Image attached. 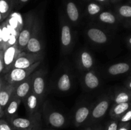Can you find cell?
<instances>
[{
	"instance_id": "obj_35",
	"label": "cell",
	"mask_w": 131,
	"mask_h": 130,
	"mask_svg": "<svg viewBox=\"0 0 131 130\" xmlns=\"http://www.w3.org/2000/svg\"><path fill=\"white\" fill-rule=\"evenodd\" d=\"M92 130H104V127L101 125H94Z\"/></svg>"
},
{
	"instance_id": "obj_30",
	"label": "cell",
	"mask_w": 131,
	"mask_h": 130,
	"mask_svg": "<svg viewBox=\"0 0 131 130\" xmlns=\"http://www.w3.org/2000/svg\"><path fill=\"white\" fill-rule=\"evenodd\" d=\"M131 121V108L129 109L125 114L123 115L119 119L120 122H129Z\"/></svg>"
},
{
	"instance_id": "obj_33",
	"label": "cell",
	"mask_w": 131,
	"mask_h": 130,
	"mask_svg": "<svg viewBox=\"0 0 131 130\" xmlns=\"http://www.w3.org/2000/svg\"><path fill=\"white\" fill-rule=\"evenodd\" d=\"M0 44L2 46L3 50V33L2 29V25H0Z\"/></svg>"
},
{
	"instance_id": "obj_16",
	"label": "cell",
	"mask_w": 131,
	"mask_h": 130,
	"mask_svg": "<svg viewBox=\"0 0 131 130\" xmlns=\"http://www.w3.org/2000/svg\"><path fill=\"white\" fill-rule=\"evenodd\" d=\"M32 77L33 73L25 80L15 85V89L13 96L20 98L23 101V99L32 91Z\"/></svg>"
},
{
	"instance_id": "obj_19",
	"label": "cell",
	"mask_w": 131,
	"mask_h": 130,
	"mask_svg": "<svg viewBox=\"0 0 131 130\" xmlns=\"http://www.w3.org/2000/svg\"><path fill=\"white\" fill-rule=\"evenodd\" d=\"M15 85L6 83L5 85L0 93V105L4 110L8 104L12 97L14 95Z\"/></svg>"
},
{
	"instance_id": "obj_5",
	"label": "cell",
	"mask_w": 131,
	"mask_h": 130,
	"mask_svg": "<svg viewBox=\"0 0 131 130\" xmlns=\"http://www.w3.org/2000/svg\"><path fill=\"white\" fill-rule=\"evenodd\" d=\"M111 98L108 96H105L100 98L95 104L92 105L90 117L86 125L93 126L99 121L103 118L108 111L111 105Z\"/></svg>"
},
{
	"instance_id": "obj_12",
	"label": "cell",
	"mask_w": 131,
	"mask_h": 130,
	"mask_svg": "<svg viewBox=\"0 0 131 130\" xmlns=\"http://www.w3.org/2000/svg\"><path fill=\"white\" fill-rule=\"evenodd\" d=\"M86 35L90 42L95 44L104 45L109 41L107 33L102 29L96 27H90L86 31Z\"/></svg>"
},
{
	"instance_id": "obj_31",
	"label": "cell",
	"mask_w": 131,
	"mask_h": 130,
	"mask_svg": "<svg viewBox=\"0 0 131 130\" xmlns=\"http://www.w3.org/2000/svg\"><path fill=\"white\" fill-rule=\"evenodd\" d=\"M118 130H130V124L129 122H120Z\"/></svg>"
},
{
	"instance_id": "obj_28",
	"label": "cell",
	"mask_w": 131,
	"mask_h": 130,
	"mask_svg": "<svg viewBox=\"0 0 131 130\" xmlns=\"http://www.w3.org/2000/svg\"><path fill=\"white\" fill-rule=\"evenodd\" d=\"M119 126V121L114 120L111 119V121H109L104 129V130H118Z\"/></svg>"
},
{
	"instance_id": "obj_36",
	"label": "cell",
	"mask_w": 131,
	"mask_h": 130,
	"mask_svg": "<svg viewBox=\"0 0 131 130\" xmlns=\"http://www.w3.org/2000/svg\"><path fill=\"white\" fill-rule=\"evenodd\" d=\"M5 115V110L2 108L1 105H0V118L3 117L4 115Z\"/></svg>"
},
{
	"instance_id": "obj_17",
	"label": "cell",
	"mask_w": 131,
	"mask_h": 130,
	"mask_svg": "<svg viewBox=\"0 0 131 130\" xmlns=\"http://www.w3.org/2000/svg\"><path fill=\"white\" fill-rule=\"evenodd\" d=\"M78 67L83 71L93 70L94 67V60L92 54L87 50L79 52L78 57Z\"/></svg>"
},
{
	"instance_id": "obj_37",
	"label": "cell",
	"mask_w": 131,
	"mask_h": 130,
	"mask_svg": "<svg viewBox=\"0 0 131 130\" xmlns=\"http://www.w3.org/2000/svg\"><path fill=\"white\" fill-rule=\"evenodd\" d=\"M127 87L129 89H131V80H129V81H128L127 84Z\"/></svg>"
},
{
	"instance_id": "obj_10",
	"label": "cell",
	"mask_w": 131,
	"mask_h": 130,
	"mask_svg": "<svg viewBox=\"0 0 131 130\" xmlns=\"http://www.w3.org/2000/svg\"><path fill=\"white\" fill-rule=\"evenodd\" d=\"M20 52L21 51L19 50L17 43L13 45L9 46L6 49L4 50L3 60L5 69L3 73H6L12 69L14 62Z\"/></svg>"
},
{
	"instance_id": "obj_43",
	"label": "cell",
	"mask_w": 131,
	"mask_h": 130,
	"mask_svg": "<svg viewBox=\"0 0 131 130\" xmlns=\"http://www.w3.org/2000/svg\"><path fill=\"white\" fill-rule=\"evenodd\" d=\"M0 50H3V48H2V46L1 45V44H0Z\"/></svg>"
},
{
	"instance_id": "obj_34",
	"label": "cell",
	"mask_w": 131,
	"mask_h": 130,
	"mask_svg": "<svg viewBox=\"0 0 131 130\" xmlns=\"http://www.w3.org/2000/svg\"><path fill=\"white\" fill-rule=\"evenodd\" d=\"M6 83V81L5 80V78L3 79L1 76H0V93H1V90H2L4 86L5 85Z\"/></svg>"
},
{
	"instance_id": "obj_7",
	"label": "cell",
	"mask_w": 131,
	"mask_h": 130,
	"mask_svg": "<svg viewBox=\"0 0 131 130\" xmlns=\"http://www.w3.org/2000/svg\"><path fill=\"white\" fill-rule=\"evenodd\" d=\"M43 114L47 123L54 128H61L67 123V119L63 113L51 109L49 106L43 105Z\"/></svg>"
},
{
	"instance_id": "obj_11",
	"label": "cell",
	"mask_w": 131,
	"mask_h": 130,
	"mask_svg": "<svg viewBox=\"0 0 131 130\" xmlns=\"http://www.w3.org/2000/svg\"><path fill=\"white\" fill-rule=\"evenodd\" d=\"M92 105L85 103L81 105L76 108L74 115V124L76 127L86 124L90 117Z\"/></svg>"
},
{
	"instance_id": "obj_26",
	"label": "cell",
	"mask_w": 131,
	"mask_h": 130,
	"mask_svg": "<svg viewBox=\"0 0 131 130\" xmlns=\"http://www.w3.org/2000/svg\"><path fill=\"white\" fill-rule=\"evenodd\" d=\"M119 15L125 19L131 18V6L129 5H122L118 9Z\"/></svg>"
},
{
	"instance_id": "obj_44",
	"label": "cell",
	"mask_w": 131,
	"mask_h": 130,
	"mask_svg": "<svg viewBox=\"0 0 131 130\" xmlns=\"http://www.w3.org/2000/svg\"><path fill=\"white\" fill-rule=\"evenodd\" d=\"M130 130H131V127H130Z\"/></svg>"
},
{
	"instance_id": "obj_41",
	"label": "cell",
	"mask_w": 131,
	"mask_h": 130,
	"mask_svg": "<svg viewBox=\"0 0 131 130\" xmlns=\"http://www.w3.org/2000/svg\"><path fill=\"white\" fill-rule=\"evenodd\" d=\"M128 42H129V43L130 44V45H131V37L129 38V40H128Z\"/></svg>"
},
{
	"instance_id": "obj_1",
	"label": "cell",
	"mask_w": 131,
	"mask_h": 130,
	"mask_svg": "<svg viewBox=\"0 0 131 130\" xmlns=\"http://www.w3.org/2000/svg\"><path fill=\"white\" fill-rule=\"evenodd\" d=\"M44 47L42 22L35 17L32 34L24 51L30 54L43 53Z\"/></svg>"
},
{
	"instance_id": "obj_2",
	"label": "cell",
	"mask_w": 131,
	"mask_h": 130,
	"mask_svg": "<svg viewBox=\"0 0 131 130\" xmlns=\"http://www.w3.org/2000/svg\"><path fill=\"white\" fill-rule=\"evenodd\" d=\"M59 25L60 31V45L64 54L69 53L74 46V33L71 24L63 17H60Z\"/></svg>"
},
{
	"instance_id": "obj_22",
	"label": "cell",
	"mask_w": 131,
	"mask_h": 130,
	"mask_svg": "<svg viewBox=\"0 0 131 130\" xmlns=\"http://www.w3.org/2000/svg\"><path fill=\"white\" fill-rule=\"evenodd\" d=\"M22 102V99L13 96L9 101L8 104L5 109V115L8 119L17 115L18 108Z\"/></svg>"
},
{
	"instance_id": "obj_14",
	"label": "cell",
	"mask_w": 131,
	"mask_h": 130,
	"mask_svg": "<svg viewBox=\"0 0 131 130\" xmlns=\"http://www.w3.org/2000/svg\"><path fill=\"white\" fill-rule=\"evenodd\" d=\"M84 72L81 80L83 88L87 91L97 89L101 84L98 75L93 70Z\"/></svg>"
},
{
	"instance_id": "obj_40",
	"label": "cell",
	"mask_w": 131,
	"mask_h": 130,
	"mask_svg": "<svg viewBox=\"0 0 131 130\" xmlns=\"http://www.w3.org/2000/svg\"><path fill=\"white\" fill-rule=\"evenodd\" d=\"M29 0H19V1H20L21 3H26L27 1H28Z\"/></svg>"
},
{
	"instance_id": "obj_32",
	"label": "cell",
	"mask_w": 131,
	"mask_h": 130,
	"mask_svg": "<svg viewBox=\"0 0 131 130\" xmlns=\"http://www.w3.org/2000/svg\"><path fill=\"white\" fill-rule=\"evenodd\" d=\"M3 50H0V74L1 73H3L4 69H5L3 60Z\"/></svg>"
},
{
	"instance_id": "obj_29",
	"label": "cell",
	"mask_w": 131,
	"mask_h": 130,
	"mask_svg": "<svg viewBox=\"0 0 131 130\" xmlns=\"http://www.w3.org/2000/svg\"><path fill=\"white\" fill-rule=\"evenodd\" d=\"M0 130H14L10 123L6 121L0 119Z\"/></svg>"
},
{
	"instance_id": "obj_6",
	"label": "cell",
	"mask_w": 131,
	"mask_h": 130,
	"mask_svg": "<svg viewBox=\"0 0 131 130\" xmlns=\"http://www.w3.org/2000/svg\"><path fill=\"white\" fill-rule=\"evenodd\" d=\"M42 61H38L31 67L25 69L12 68L10 71L6 73L5 75V79L8 84L17 85L21 82L28 79L36 69L41 64Z\"/></svg>"
},
{
	"instance_id": "obj_9",
	"label": "cell",
	"mask_w": 131,
	"mask_h": 130,
	"mask_svg": "<svg viewBox=\"0 0 131 130\" xmlns=\"http://www.w3.org/2000/svg\"><path fill=\"white\" fill-rule=\"evenodd\" d=\"M32 92L41 101L42 100L46 92V75L45 70L40 69L33 73Z\"/></svg>"
},
{
	"instance_id": "obj_38",
	"label": "cell",
	"mask_w": 131,
	"mask_h": 130,
	"mask_svg": "<svg viewBox=\"0 0 131 130\" xmlns=\"http://www.w3.org/2000/svg\"><path fill=\"white\" fill-rule=\"evenodd\" d=\"M93 129V126H89L86 128L84 129V130H92Z\"/></svg>"
},
{
	"instance_id": "obj_4",
	"label": "cell",
	"mask_w": 131,
	"mask_h": 130,
	"mask_svg": "<svg viewBox=\"0 0 131 130\" xmlns=\"http://www.w3.org/2000/svg\"><path fill=\"white\" fill-rule=\"evenodd\" d=\"M35 16L33 14H27L24 18L21 29L18 34L17 44L21 52L25 50L27 44L31 38L33 32Z\"/></svg>"
},
{
	"instance_id": "obj_27",
	"label": "cell",
	"mask_w": 131,
	"mask_h": 130,
	"mask_svg": "<svg viewBox=\"0 0 131 130\" xmlns=\"http://www.w3.org/2000/svg\"><path fill=\"white\" fill-rule=\"evenodd\" d=\"M101 7L97 4L92 3L88 5L87 7V11L90 16H95L99 14L101 11Z\"/></svg>"
},
{
	"instance_id": "obj_24",
	"label": "cell",
	"mask_w": 131,
	"mask_h": 130,
	"mask_svg": "<svg viewBox=\"0 0 131 130\" xmlns=\"http://www.w3.org/2000/svg\"><path fill=\"white\" fill-rule=\"evenodd\" d=\"M131 99V94L128 90H120L116 92L114 94V103L116 104L123 103H127L130 101Z\"/></svg>"
},
{
	"instance_id": "obj_8",
	"label": "cell",
	"mask_w": 131,
	"mask_h": 130,
	"mask_svg": "<svg viewBox=\"0 0 131 130\" xmlns=\"http://www.w3.org/2000/svg\"><path fill=\"white\" fill-rule=\"evenodd\" d=\"M44 54H30L23 51L15 60L12 68L25 69L31 67L38 62V61H42Z\"/></svg>"
},
{
	"instance_id": "obj_25",
	"label": "cell",
	"mask_w": 131,
	"mask_h": 130,
	"mask_svg": "<svg viewBox=\"0 0 131 130\" xmlns=\"http://www.w3.org/2000/svg\"><path fill=\"white\" fill-rule=\"evenodd\" d=\"M12 0H0V12L5 19L10 14L12 9Z\"/></svg>"
},
{
	"instance_id": "obj_21",
	"label": "cell",
	"mask_w": 131,
	"mask_h": 130,
	"mask_svg": "<svg viewBox=\"0 0 131 130\" xmlns=\"http://www.w3.org/2000/svg\"><path fill=\"white\" fill-rule=\"evenodd\" d=\"M130 69V65L127 62H120L112 64L106 69V72L111 76H117L128 72Z\"/></svg>"
},
{
	"instance_id": "obj_3",
	"label": "cell",
	"mask_w": 131,
	"mask_h": 130,
	"mask_svg": "<svg viewBox=\"0 0 131 130\" xmlns=\"http://www.w3.org/2000/svg\"><path fill=\"white\" fill-rule=\"evenodd\" d=\"M8 121L14 130H39L41 126V113L25 118L16 115Z\"/></svg>"
},
{
	"instance_id": "obj_20",
	"label": "cell",
	"mask_w": 131,
	"mask_h": 130,
	"mask_svg": "<svg viewBox=\"0 0 131 130\" xmlns=\"http://www.w3.org/2000/svg\"><path fill=\"white\" fill-rule=\"evenodd\" d=\"M66 12L68 20L73 25H78L80 20V14L78 6L74 2L69 1L66 5Z\"/></svg>"
},
{
	"instance_id": "obj_39",
	"label": "cell",
	"mask_w": 131,
	"mask_h": 130,
	"mask_svg": "<svg viewBox=\"0 0 131 130\" xmlns=\"http://www.w3.org/2000/svg\"><path fill=\"white\" fill-rule=\"evenodd\" d=\"M3 20H4L2 14H1V12H0V22H2Z\"/></svg>"
},
{
	"instance_id": "obj_15",
	"label": "cell",
	"mask_w": 131,
	"mask_h": 130,
	"mask_svg": "<svg viewBox=\"0 0 131 130\" xmlns=\"http://www.w3.org/2000/svg\"><path fill=\"white\" fill-rule=\"evenodd\" d=\"M73 79L68 70H64L60 74L56 82V87L61 93H67L72 87Z\"/></svg>"
},
{
	"instance_id": "obj_23",
	"label": "cell",
	"mask_w": 131,
	"mask_h": 130,
	"mask_svg": "<svg viewBox=\"0 0 131 130\" xmlns=\"http://www.w3.org/2000/svg\"><path fill=\"white\" fill-rule=\"evenodd\" d=\"M99 20L100 22L110 26L116 25L117 23L116 16L113 13L106 11L100 13L99 15Z\"/></svg>"
},
{
	"instance_id": "obj_18",
	"label": "cell",
	"mask_w": 131,
	"mask_h": 130,
	"mask_svg": "<svg viewBox=\"0 0 131 130\" xmlns=\"http://www.w3.org/2000/svg\"><path fill=\"white\" fill-rule=\"evenodd\" d=\"M131 104L129 102L116 104L114 103L110 111V117L112 119L119 121L122 116L130 109Z\"/></svg>"
},
{
	"instance_id": "obj_42",
	"label": "cell",
	"mask_w": 131,
	"mask_h": 130,
	"mask_svg": "<svg viewBox=\"0 0 131 130\" xmlns=\"http://www.w3.org/2000/svg\"><path fill=\"white\" fill-rule=\"evenodd\" d=\"M97 1H100V2L104 3V2H106V0H97Z\"/></svg>"
},
{
	"instance_id": "obj_13",
	"label": "cell",
	"mask_w": 131,
	"mask_h": 130,
	"mask_svg": "<svg viewBox=\"0 0 131 130\" xmlns=\"http://www.w3.org/2000/svg\"><path fill=\"white\" fill-rule=\"evenodd\" d=\"M22 101L24 103L28 116L34 115L37 113H40L39 111V108L42 101L32 91L30 92L28 96L23 99Z\"/></svg>"
}]
</instances>
